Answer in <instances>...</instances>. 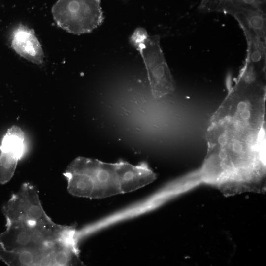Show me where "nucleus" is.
Instances as JSON below:
<instances>
[{
	"mask_svg": "<svg viewBox=\"0 0 266 266\" xmlns=\"http://www.w3.org/2000/svg\"><path fill=\"white\" fill-rule=\"evenodd\" d=\"M63 174L70 194L92 199L131 192L156 178L144 162L136 165L122 160L108 163L84 157L74 159Z\"/></svg>",
	"mask_w": 266,
	"mask_h": 266,
	"instance_id": "1",
	"label": "nucleus"
},
{
	"mask_svg": "<svg viewBox=\"0 0 266 266\" xmlns=\"http://www.w3.org/2000/svg\"><path fill=\"white\" fill-rule=\"evenodd\" d=\"M75 229L73 226L55 223L30 224L21 222H6L0 233V247L10 251H36L46 249Z\"/></svg>",
	"mask_w": 266,
	"mask_h": 266,
	"instance_id": "2",
	"label": "nucleus"
},
{
	"mask_svg": "<svg viewBox=\"0 0 266 266\" xmlns=\"http://www.w3.org/2000/svg\"><path fill=\"white\" fill-rule=\"evenodd\" d=\"M129 41L142 56L153 96L160 98L173 92L174 81L161 49L159 36H150L145 29L138 27L130 37Z\"/></svg>",
	"mask_w": 266,
	"mask_h": 266,
	"instance_id": "3",
	"label": "nucleus"
},
{
	"mask_svg": "<svg viewBox=\"0 0 266 266\" xmlns=\"http://www.w3.org/2000/svg\"><path fill=\"white\" fill-rule=\"evenodd\" d=\"M52 13L58 26L75 34L91 32L104 20L100 0H58Z\"/></svg>",
	"mask_w": 266,
	"mask_h": 266,
	"instance_id": "4",
	"label": "nucleus"
},
{
	"mask_svg": "<svg viewBox=\"0 0 266 266\" xmlns=\"http://www.w3.org/2000/svg\"><path fill=\"white\" fill-rule=\"evenodd\" d=\"M2 210L6 222L44 225L54 222L44 210L37 188L30 183L23 184Z\"/></svg>",
	"mask_w": 266,
	"mask_h": 266,
	"instance_id": "5",
	"label": "nucleus"
},
{
	"mask_svg": "<svg viewBox=\"0 0 266 266\" xmlns=\"http://www.w3.org/2000/svg\"><path fill=\"white\" fill-rule=\"evenodd\" d=\"M25 133L17 126L9 128L0 146V184H4L12 178L18 161L25 153Z\"/></svg>",
	"mask_w": 266,
	"mask_h": 266,
	"instance_id": "6",
	"label": "nucleus"
},
{
	"mask_svg": "<svg viewBox=\"0 0 266 266\" xmlns=\"http://www.w3.org/2000/svg\"><path fill=\"white\" fill-rule=\"evenodd\" d=\"M11 43L14 51L21 57L36 64L43 63V50L32 29L19 25L12 32Z\"/></svg>",
	"mask_w": 266,
	"mask_h": 266,
	"instance_id": "7",
	"label": "nucleus"
},
{
	"mask_svg": "<svg viewBox=\"0 0 266 266\" xmlns=\"http://www.w3.org/2000/svg\"><path fill=\"white\" fill-rule=\"evenodd\" d=\"M53 244L46 249L36 251H10L0 247V260L10 266H45Z\"/></svg>",
	"mask_w": 266,
	"mask_h": 266,
	"instance_id": "8",
	"label": "nucleus"
},
{
	"mask_svg": "<svg viewBox=\"0 0 266 266\" xmlns=\"http://www.w3.org/2000/svg\"><path fill=\"white\" fill-rule=\"evenodd\" d=\"M265 0H231L230 7L234 6L265 13Z\"/></svg>",
	"mask_w": 266,
	"mask_h": 266,
	"instance_id": "9",
	"label": "nucleus"
},
{
	"mask_svg": "<svg viewBox=\"0 0 266 266\" xmlns=\"http://www.w3.org/2000/svg\"><path fill=\"white\" fill-rule=\"evenodd\" d=\"M231 6V0H202L200 9L203 12H226Z\"/></svg>",
	"mask_w": 266,
	"mask_h": 266,
	"instance_id": "10",
	"label": "nucleus"
}]
</instances>
